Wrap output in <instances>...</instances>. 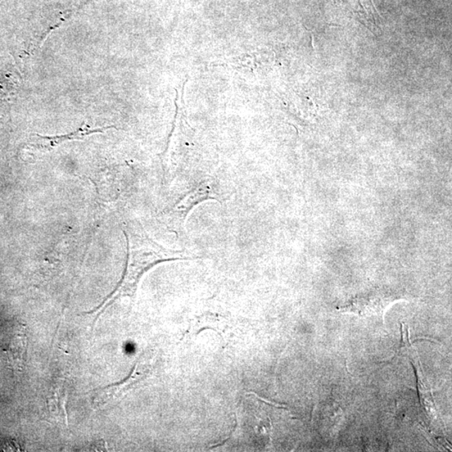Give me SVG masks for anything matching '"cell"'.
<instances>
[{
  "label": "cell",
  "instance_id": "obj_6",
  "mask_svg": "<svg viewBox=\"0 0 452 452\" xmlns=\"http://www.w3.org/2000/svg\"><path fill=\"white\" fill-rule=\"evenodd\" d=\"M27 350V339L25 333L17 334L11 338L6 350L8 360L15 367L21 369L24 366Z\"/></svg>",
  "mask_w": 452,
  "mask_h": 452
},
{
  "label": "cell",
  "instance_id": "obj_4",
  "mask_svg": "<svg viewBox=\"0 0 452 452\" xmlns=\"http://www.w3.org/2000/svg\"><path fill=\"white\" fill-rule=\"evenodd\" d=\"M143 375L139 371L138 365H136L132 374L125 379L123 383L112 384V386L104 388L103 390L99 391L95 396L94 402L98 405H103L109 403L110 401L119 399L131 390L130 388L134 386L136 383L141 381Z\"/></svg>",
  "mask_w": 452,
  "mask_h": 452
},
{
  "label": "cell",
  "instance_id": "obj_7",
  "mask_svg": "<svg viewBox=\"0 0 452 452\" xmlns=\"http://www.w3.org/2000/svg\"><path fill=\"white\" fill-rule=\"evenodd\" d=\"M415 374H417V388L420 403H422L424 413L427 415V417L431 420H434L436 417V410L432 391L429 390L426 386V384H424L423 381H422V378H420L417 370L415 369Z\"/></svg>",
  "mask_w": 452,
  "mask_h": 452
},
{
  "label": "cell",
  "instance_id": "obj_8",
  "mask_svg": "<svg viewBox=\"0 0 452 452\" xmlns=\"http://www.w3.org/2000/svg\"><path fill=\"white\" fill-rule=\"evenodd\" d=\"M66 398L67 396L64 391H57L54 393L52 397L48 398L47 403L49 408L52 409L53 412L59 415V418H60L62 422H64V419L67 422V414L66 411Z\"/></svg>",
  "mask_w": 452,
  "mask_h": 452
},
{
  "label": "cell",
  "instance_id": "obj_2",
  "mask_svg": "<svg viewBox=\"0 0 452 452\" xmlns=\"http://www.w3.org/2000/svg\"><path fill=\"white\" fill-rule=\"evenodd\" d=\"M218 186L214 179H210L203 181L194 191L187 194L182 201L175 206L173 213L178 220V225L182 227L185 223V219L194 207L200 205L208 200H219Z\"/></svg>",
  "mask_w": 452,
  "mask_h": 452
},
{
  "label": "cell",
  "instance_id": "obj_5",
  "mask_svg": "<svg viewBox=\"0 0 452 452\" xmlns=\"http://www.w3.org/2000/svg\"><path fill=\"white\" fill-rule=\"evenodd\" d=\"M112 126H105V128L101 129H92L88 124H83L80 126L78 130L74 131L71 133L65 134V135H58V136H40V134H36V137H38L43 142L42 146L44 148H48L51 149L52 148H55L57 145H60L62 143L70 141V140H78L83 139L85 137H88L89 135H92L94 133H99L105 132L107 129H112Z\"/></svg>",
  "mask_w": 452,
  "mask_h": 452
},
{
  "label": "cell",
  "instance_id": "obj_1",
  "mask_svg": "<svg viewBox=\"0 0 452 452\" xmlns=\"http://www.w3.org/2000/svg\"><path fill=\"white\" fill-rule=\"evenodd\" d=\"M128 242L129 258L123 278L116 290L107 297L98 309H104L121 297H133L137 292L143 275L161 262L177 260H194L198 256L185 251H174L158 245L138 224L130 225L124 230Z\"/></svg>",
  "mask_w": 452,
  "mask_h": 452
},
{
  "label": "cell",
  "instance_id": "obj_3",
  "mask_svg": "<svg viewBox=\"0 0 452 452\" xmlns=\"http://www.w3.org/2000/svg\"><path fill=\"white\" fill-rule=\"evenodd\" d=\"M391 296L386 297L381 292H372L361 297H356L349 304L341 307V310L352 313L364 314L369 311H383L391 302H394Z\"/></svg>",
  "mask_w": 452,
  "mask_h": 452
}]
</instances>
